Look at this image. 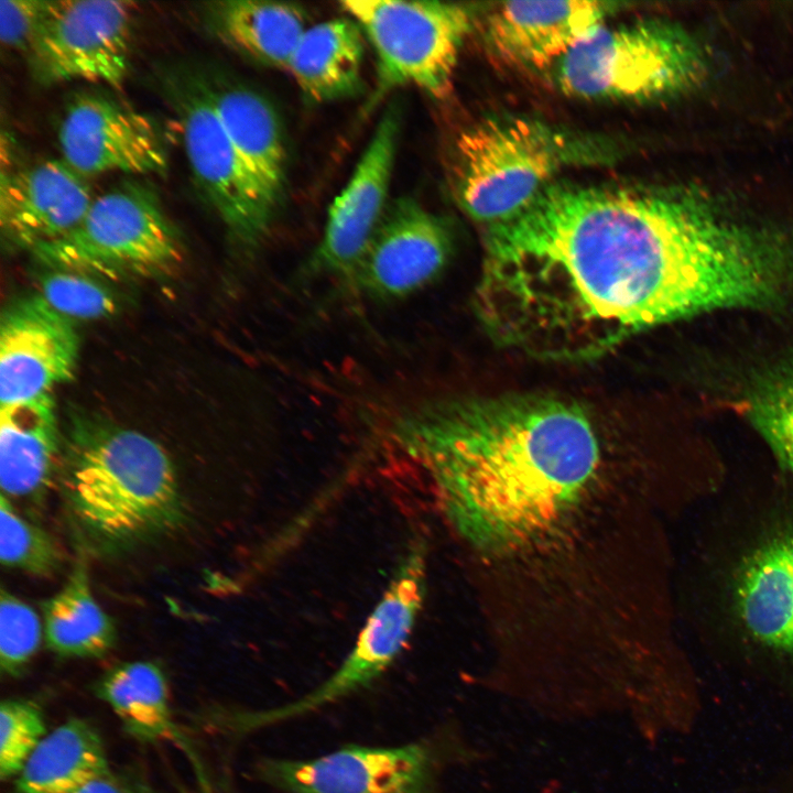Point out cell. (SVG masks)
Returning <instances> with one entry per match:
<instances>
[{
    "instance_id": "8992f818",
    "label": "cell",
    "mask_w": 793,
    "mask_h": 793,
    "mask_svg": "<svg viewBox=\"0 0 793 793\" xmlns=\"http://www.w3.org/2000/svg\"><path fill=\"white\" fill-rule=\"evenodd\" d=\"M32 252L51 270L111 279L164 275L183 259L177 233L157 196L138 182L94 198L74 229Z\"/></svg>"
},
{
    "instance_id": "9a60e30c",
    "label": "cell",
    "mask_w": 793,
    "mask_h": 793,
    "mask_svg": "<svg viewBox=\"0 0 793 793\" xmlns=\"http://www.w3.org/2000/svg\"><path fill=\"white\" fill-rule=\"evenodd\" d=\"M78 354L72 319L39 294L10 304L0 322L1 405L52 393L74 377Z\"/></svg>"
},
{
    "instance_id": "8fae6325",
    "label": "cell",
    "mask_w": 793,
    "mask_h": 793,
    "mask_svg": "<svg viewBox=\"0 0 793 793\" xmlns=\"http://www.w3.org/2000/svg\"><path fill=\"white\" fill-rule=\"evenodd\" d=\"M401 123L400 107L390 105L329 207L322 238L307 263L311 273L351 280L389 206Z\"/></svg>"
},
{
    "instance_id": "484cf974",
    "label": "cell",
    "mask_w": 793,
    "mask_h": 793,
    "mask_svg": "<svg viewBox=\"0 0 793 793\" xmlns=\"http://www.w3.org/2000/svg\"><path fill=\"white\" fill-rule=\"evenodd\" d=\"M745 404L750 422L793 474V355L753 382Z\"/></svg>"
},
{
    "instance_id": "ffe728a7",
    "label": "cell",
    "mask_w": 793,
    "mask_h": 793,
    "mask_svg": "<svg viewBox=\"0 0 793 793\" xmlns=\"http://www.w3.org/2000/svg\"><path fill=\"white\" fill-rule=\"evenodd\" d=\"M735 597L741 622L756 640L793 654V533L772 537L749 556Z\"/></svg>"
},
{
    "instance_id": "5bb4252c",
    "label": "cell",
    "mask_w": 793,
    "mask_h": 793,
    "mask_svg": "<svg viewBox=\"0 0 793 793\" xmlns=\"http://www.w3.org/2000/svg\"><path fill=\"white\" fill-rule=\"evenodd\" d=\"M453 248L448 224L416 200L389 204L351 280L378 300L408 297L430 284Z\"/></svg>"
},
{
    "instance_id": "277c9868",
    "label": "cell",
    "mask_w": 793,
    "mask_h": 793,
    "mask_svg": "<svg viewBox=\"0 0 793 793\" xmlns=\"http://www.w3.org/2000/svg\"><path fill=\"white\" fill-rule=\"evenodd\" d=\"M609 157L589 137L531 118H489L455 140L448 175L459 207L490 227L522 213L563 169Z\"/></svg>"
},
{
    "instance_id": "ba28073f",
    "label": "cell",
    "mask_w": 793,
    "mask_h": 793,
    "mask_svg": "<svg viewBox=\"0 0 793 793\" xmlns=\"http://www.w3.org/2000/svg\"><path fill=\"white\" fill-rule=\"evenodd\" d=\"M161 87L176 117L197 186L229 236L240 246L254 248L270 230L278 208L224 126L208 75L195 68L177 67L164 74Z\"/></svg>"
},
{
    "instance_id": "1f68e13d",
    "label": "cell",
    "mask_w": 793,
    "mask_h": 793,
    "mask_svg": "<svg viewBox=\"0 0 793 793\" xmlns=\"http://www.w3.org/2000/svg\"><path fill=\"white\" fill-rule=\"evenodd\" d=\"M77 793H155L154 790L140 776L113 773L109 771L105 775L91 781Z\"/></svg>"
},
{
    "instance_id": "603a6c76",
    "label": "cell",
    "mask_w": 793,
    "mask_h": 793,
    "mask_svg": "<svg viewBox=\"0 0 793 793\" xmlns=\"http://www.w3.org/2000/svg\"><path fill=\"white\" fill-rule=\"evenodd\" d=\"M102 740L93 725L69 718L48 732L15 781V793H77L108 773Z\"/></svg>"
},
{
    "instance_id": "7a4b0ae2",
    "label": "cell",
    "mask_w": 793,
    "mask_h": 793,
    "mask_svg": "<svg viewBox=\"0 0 793 793\" xmlns=\"http://www.w3.org/2000/svg\"><path fill=\"white\" fill-rule=\"evenodd\" d=\"M388 434L431 477L460 536L484 552L517 551L558 529L600 461L586 413L554 397L425 403L399 413Z\"/></svg>"
},
{
    "instance_id": "52a82bcc",
    "label": "cell",
    "mask_w": 793,
    "mask_h": 793,
    "mask_svg": "<svg viewBox=\"0 0 793 793\" xmlns=\"http://www.w3.org/2000/svg\"><path fill=\"white\" fill-rule=\"evenodd\" d=\"M339 4L374 52L377 78L370 106L402 86H414L436 99L450 95L459 52L474 26L469 7L400 0Z\"/></svg>"
},
{
    "instance_id": "6da1fadb",
    "label": "cell",
    "mask_w": 793,
    "mask_h": 793,
    "mask_svg": "<svg viewBox=\"0 0 793 793\" xmlns=\"http://www.w3.org/2000/svg\"><path fill=\"white\" fill-rule=\"evenodd\" d=\"M476 311L504 347L597 358L653 326L776 297L779 241L696 187L550 184L488 227Z\"/></svg>"
},
{
    "instance_id": "7402d4cb",
    "label": "cell",
    "mask_w": 793,
    "mask_h": 793,
    "mask_svg": "<svg viewBox=\"0 0 793 793\" xmlns=\"http://www.w3.org/2000/svg\"><path fill=\"white\" fill-rule=\"evenodd\" d=\"M207 18L214 33L228 46L257 63L285 70L309 26L301 7L265 0L211 2Z\"/></svg>"
},
{
    "instance_id": "d4e9b609",
    "label": "cell",
    "mask_w": 793,
    "mask_h": 793,
    "mask_svg": "<svg viewBox=\"0 0 793 793\" xmlns=\"http://www.w3.org/2000/svg\"><path fill=\"white\" fill-rule=\"evenodd\" d=\"M96 689L134 738L148 742L177 739L166 678L157 664L121 663L105 673Z\"/></svg>"
},
{
    "instance_id": "3957f363",
    "label": "cell",
    "mask_w": 793,
    "mask_h": 793,
    "mask_svg": "<svg viewBox=\"0 0 793 793\" xmlns=\"http://www.w3.org/2000/svg\"><path fill=\"white\" fill-rule=\"evenodd\" d=\"M82 540L117 553L176 529L185 508L174 464L162 445L134 430L79 423L59 477Z\"/></svg>"
},
{
    "instance_id": "30bf717a",
    "label": "cell",
    "mask_w": 793,
    "mask_h": 793,
    "mask_svg": "<svg viewBox=\"0 0 793 793\" xmlns=\"http://www.w3.org/2000/svg\"><path fill=\"white\" fill-rule=\"evenodd\" d=\"M134 11L130 1H50L28 48L33 79L45 86L85 80L120 89L129 72Z\"/></svg>"
},
{
    "instance_id": "ac0fdd59",
    "label": "cell",
    "mask_w": 793,
    "mask_h": 793,
    "mask_svg": "<svg viewBox=\"0 0 793 793\" xmlns=\"http://www.w3.org/2000/svg\"><path fill=\"white\" fill-rule=\"evenodd\" d=\"M61 437L52 393L0 408V486L14 499H42L59 458Z\"/></svg>"
},
{
    "instance_id": "7c38bea8",
    "label": "cell",
    "mask_w": 793,
    "mask_h": 793,
    "mask_svg": "<svg viewBox=\"0 0 793 793\" xmlns=\"http://www.w3.org/2000/svg\"><path fill=\"white\" fill-rule=\"evenodd\" d=\"M62 160L84 177L110 172L162 173L167 151L153 119L100 93H84L66 106L57 129Z\"/></svg>"
},
{
    "instance_id": "44dd1931",
    "label": "cell",
    "mask_w": 793,
    "mask_h": 793,
    "mask_svg": "<svg viewBox=\"0 0 793 793\" xmlns=\"http://www.w3.org/2000/svg\"><path fill=\"white\" fill-rule=\"evenodd\" d=\"M365 41L360 26L347 15L309 25L287 70L313 102L355 97L363 88Z\"/></svg>"
},
{
    "instance_id": "d6986e66",
    "label": "cell",
    "mask_w": 793,
    "mask_h": 793,
    "mask_svg": "<svg viewBox=\"0 0 793 793\" xmlns=\"http://www.w3.org/2000/svg\"><path fill=\"white\" fill-rule=\"evenodd\" d=\"M213 99L240 156L278 208L287 183L289 154L280 115L259 91L209 76Z\"/></svg>"
},
{
    "instance_id": "4fadbf2b",
    "label": "cell",
    "mask_w": 793,
    "mask_h": 793,
    "mask_svg": "<svg viewBox=\"0 0 793 793\" xmlns=\"http://www.w3.org/2000/svg\"><path fill=\"white\" fill-rule=\"evenodd\" d=\"M434 759L424 743L345 747L312 760H264L260 772L289 793H432Z\"/></svg>"
},
{
    "instance_id": "4316f807",
    "label": "cell",
    "mask_w": 793,
    "mask_h": 793,
    "mask_svg": "<svg viewBox=\"0 0 793 793\" xmlns=\"http://www.w3.org/2000/svg\"><path fill=\"white\" fill-rule=\"evenodd\" d=\"M62 552L43 529L24 519L1 493L0 560L8 568L36 576H50L62 564Z\"/></svg>"
},
{
    "instance_id": "f1b7e54d",
    "label": "cell",
    "mask_w": 793,
    "mask_h": 793,
    "mask_svg": "<svg viewBox=\"0 0 793 793\" xmlns=\"http://www.w3.org/2000/svg\"><path fill=\"white\" fill-rule=\"evenodd\" d=\"M47 735L40 707L25 699H6L0 705V775H18Z\"/></svg>"
},
{
    "instance_id": "f546056e",
    "label": "cell",
    "mask_w": 793,
    "mask_h": 793,
    "mask_svg": "<svg viewBox=\"0 0 793 793\" xmlns=\"http://www.w3.org/2000/svg\"><path fill=\"white\" fill-rule=\"evenodd\" d=\"M42 640V624L26 602L1 589L0 666L8 675H18L34 656Z\"/></svg>"
},
{
    "instance_id": "2e32d148",
    "label": "cell",
    "mask_w": 793,
    "mask_h": 793,
    "mask_svg": "<svg viewBox=\"0 0 793 793\" xmlns=\"http://www.w3.org/2000/svg\"><path fill=\"white\" fill-rule=\"evenodd\" d=\"M616 7L577 0L503 2L486 18V42L510 66L542 69L602 25Z\"/></svg>"
},
{
    "instance_id": "5b68a950",
    "label": "cell",
    "mask_w": 793,
    "mask_h": 793,
    "mask_svg": "<svg viewBox=\"0 0 793 793\" xmlns=\"http://www.w3.org/2000/svg\"><path fill=\"white\" fill-rule=\"evenodd\" d=\"M704 46L677 23L647 19L597 28L556 63L571 97L651 102L696 88L707 75Z\"/></svg>"
},
{
    "instance_id": "9c48e42d",
    "label": "cell",
    "mask_w": 793,
    "mask_h": 793,
    "mask_svg": "<svg viewBox=\"0 0 793 793\" xmlns=\"http://www.w3.org/2000/svg\"><path fill=\"white\" fill-rule=\"evenodd\" d=\"M425 591V547L421 541H413L352 650L334 674L317 688L287 705L235 715V728L251 730L294 718L368 686L394 662L409 642Z\"/></svg>"
},
{
    "instance_id": "83f0119b",
    "label": "cell",
    "mask_w": 793,
    "mask_h": 793,
    "mask_svg": "<svg viewBox=\"0 0 793 793\" xmlns=\"http://www.w3.org/2000/svg\"><path fill=\"white\" fill-rule=\"evenodd\" d=\"M40 290L39 295L69 319L106 318L119 307L110 290L83 273L51 270L41 278Z\"/></svg>"
},
{
    "instance_id": "cb8c5ba5",
    "label": "cell",
    "mask_w": 793,
    "mask_h": 793,
    "mask_svg": "<svg viewBox=\"0 0 793 793\" xmlns=\"http://www.w3.org/2000/svg\"><path fill=\"white\" fill-rule=\"evenodd\" d=\"M42 611L46 644L61 656L100 658L116 643V626L93 595L83 557L64 586L42 602Z\"/></svg>"
},
{
    "instance_id": "e0dca14e",
    "label": "cell",
    "mask_w": 793,
    "mask_h": 793,
    "mask_svg": "<svg viewBox=\"0 0 793 793\" xmlns=\"http://www.w3.org/2000/svg\"><path fill=\"white\" fill-rule=\"evenodd\" d=\"M93 200L87 178L63 160L1 174L2 235L10 245L33 250L74 229Z\"/></svg>"
},
{
    "instance_id": "4dcf8cb0",
    "label": "cell",
    "mask_w": 793,
    "mask_h": 793,
    "mask_svg": "<svg viewBox=\"0 0 793 793\" xmlns=\"http://www.w3.org/2000/svg\"><path fill=\"white\" fill-rule=\"evenodd\" d=\"M50 1L1 0L0 37L3 46L13 50L29 48Z\"/></svg>"
}]
</instances>
